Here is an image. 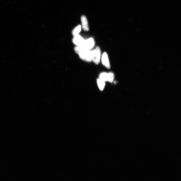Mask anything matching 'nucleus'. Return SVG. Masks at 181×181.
<instances>
[{
  "mask_svg": "<svg viewBox=\"0 0 181 181\" xmlns=\"http://www.w3.org/2000/svg\"><path fill=\"white\" fill-rule=\"evenodd\" d=\"M78 54L82 60L87 62L92 61V51L90 50H84L80 52Z\"/></svg>",
  "mask_w": 181,
  "mask_h": 181,
  "instance_id": "f257e3e1",
  "label": "nucleus"
},
{
  "mask_svg": "<svg viewBox=\"0 0 181 181\" xmlns=\"http://www.w3.org/2000/svg\"><path fill=\"white\" fill-rule=\"evenodd\" d=\"M92 61L96 64H98L100 62L101 57V51L98 46L92 51Z\"/></svg>",
  "mask_w": 181,
  "mask_h": 181,
  "instance_id": "f03ea898",
  "label": "nucleus"
},
{
  "mask_svg": "<svg viewBox=\"0 0 181 181\" xmlns=\"http://www.w3.org/2000/svg\"><path fill=\"white\" fill-rule=\"evenodd\" d=\"M114 74L113 73H102L100 74L99 79L104 81V82H112L114 80Z\"/></svg>",
  "mask_w": 181,
  "mask_h": 181,
  "instance_id": "7ed1b4c3",
  "label": "nucleus"
},
{
  "mask_svg": "<svg viewBox=\"0 0 181 181\" xmlns=\"http://www.w3.org/2000/svg\"><path fill=\"white\" fill-rule=\"evenodd\" d=\"M95 46V42L93 38H90L85 40L83 45L81 46L83 48L84 50H90L92 49Z\"/></svg>",
  "mask_w": 181,
  "mask_h": 181,
  "instance_id": "20e7f679",
  "label": "nucleus"
},
{
  "mask_svg": "<svg viewBox=\"0 0 181 181\" xmlns=\"http://www.w3.org/2000/svg\"><path fill=\"white\" fill-rule=\"evenodd\" d=\"M85 41V40L79 35L74 36L73 40L74 44L77 46H82Z\"/></svg>",
  "mask_w": 181,
  "mask_h": 181,
  "instance_id": "39448f33",
  "label": "nucleus"
},
{
  "mask_svg": "<svg viewBox=\"0 0 181 181\" xmlns=\"http://www.w3.org/2000/svg\"><path fill=\"white\" fill-rule=\"evenodd\" d=\"M102 62L103 65L104 66L110 69V61H109L108 55L106 52H104L103 54L102 57Z\"/></svg>",
  "mask_w": 181,
  "mask_h": 181,
  "instance_id": "423d86ee",
  "label": "nucleus"
},
{
  "mask_svg": "<svg viewBox=\"0 0 181 181\" xmlns=\"http://www.w3.org/2000/svg\"><path fill=\"white\" fill-rule=\"evenodd\" d=\"M81 20L83 29L85 31H89V27L88 22L86 16L85 15H82L81 18Z\"/></svg>",
  "mask_w": 181,
  "mask_h": 181,
  "instance_id": "0eeeda50",
  "label": "nucleus"
},
{
  "mask_svg": "<svg viewBox=\"0 0 181 181\" xmlns=\"http://www.w3.org/2000/svg\"><path fill=\"white\" fill-rule=\"evenodd\" d=\"M81 28H82V27H81L80 25H79L75 28L73 30L72 32L73 35L74 36H75L79 35V34L81 31Z\"/></svg>",
  "mask_w": 181,
  "mask_h": 181,
  "instance_id": "6e6552de",
  "label": "nucleus"
},
{
  "mask_svg": "<svg viewBox=\"0 0 181 181\" xmlns=\"http://www.w3.org/2000/svg\"><path fill=\"white\" fill-rule=\"evenodd\" d=\"M97 83L99 88L102 91L104 88L105 85V82L98 79L97 80Z\"/></svg>",
  "mask_w": 181,
  "mask_h": 181,
  "instance_id": "1a4fd4ad",
  "label": "nucleus"
}]
</instances>
